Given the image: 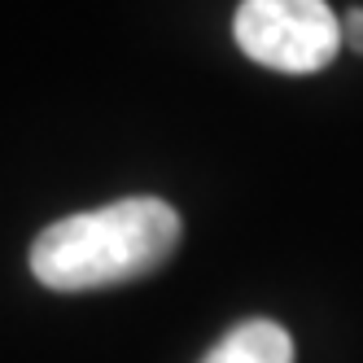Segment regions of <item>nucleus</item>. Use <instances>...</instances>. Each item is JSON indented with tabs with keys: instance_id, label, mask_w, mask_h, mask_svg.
<instances>
[{
	"instance_id": "obj_1",
	"label": "nucleus",
	"mask_w": 363,
	"mask_h": 363,
	"mask_svg": "<svg viewBox=\"0 0 363 363\" xmlns=\"http://www.w3.org/2000/svg\"><path fill=\"white\" fill-rule=\"evenodd\" d=\"M184 223L162 197H123L48 223L31 245V276L57 294L140 280L175 254Z\"/></svg>"
},
{
	"instance_id": "obj_2",
	"label": "nucleus",
	"mask_w": 363,
	"mask_h": 363,
	"mask_svg": "<svg viewBox=\"0 0 363 363\" xmlns=\"http://www.w3.org/2000/svg\"><path fill=\"white\" fill-rule=\"evenodd\" d=\"M232 31L254 62L284 74L324 70L342 48V18L328 0H241Z\"/></svg>"
},
{
	"instance_id": "obj_3",
	"label": "nucleus",
	"mask_w": 363,
	"mask_h": 363,
	"mask_svg": "<svg viewBox=\"0 0 363 363\" xmlns=\"http://www.w3.org/2000/svg\"><path fill=\"white\" fill-rule=\"evenodd\" d=\"M201 363H294V337L276 320H245Z\"/></svg>"
},
{
	"instance_id": "obj_4",
	"label": "nucleus",
	"mask_w": 363,
	"mask_h": 363,
	"mask_svg": "<svg viewBox=\"0 0 363 363\" xmlns=\"http://www.w3.org/2000/svg\"><path fill=\"white\" fill-rule=\"evenodd\" d=\"M342 44H350L354 53H363V9H350L342 18Z\"/></svg>"
}]
</instances>
